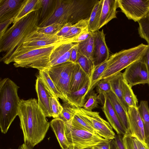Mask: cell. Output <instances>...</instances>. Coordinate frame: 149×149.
Segmentation results:
<instances>
[{
	"mask_svg": "<svg viewBox=\"0 0 149 149\" xmlns=\"http://www.w3.org/2000/svg\"><path fill=\"white\" fill-rule=\"evenodd\" d=\"M123 74L124 80L132 88L149 83L148 71L143 57L126 68Z\"/></svg>",
	"mask_w": 149,
	"mask_h": 149,
	"instance_id": "obj_11",
	"label": "cell"
},
{
	"mask_svg": "<svg viewBox=\"0 0 149 149\" xmlns=\"http://www.w3.org/2000/svg\"><path fill=\"white\" fill-rule=\"evenodd\" d=\"M19 87L8 78L0 82V127L6 134L18 116L21 100L18 95Z\"/></svg>",
	"mask_w": 149,
	"mask_h": 149,
	"instance_id": "obj_3",
	"label": "cell"
},
{
	"mask_svg": "<svg viewBox=\"0 0 149 149\" xmlns=\"http://www.w3.org/2000/svg\"><path fill=\"white\" fill-rule=\"evenodd\" d=\"M70 121L72 125L74 127L96 134L81 116L76 112Z\"/></svg>",
	"mask_w": 149,
	"mask_h": 149,
	"instance_id": "obj_35",
	"label": "cell"
},
{
	"mask_svg": "<svg viewBox=\"0 0 149 149\" xmlns=\"http://www.w3.org/2000/svg\"><path fill=\"white\" fill-rule=\"evenodd\" d=\"M139 149H149V145L147 143H143L136 138Z\"/></svg>",
	"mask_w": 149,
	"mask_h": 149,
	"instance_id": "obj_48",
	"label": "cell"
},
{
	"mask_svg": "<svg viewBox=\"0 0 149 149\" xmlns=\"http://www.w3.org/2000/svg\"><path fill=\"white\" fill-rule=\"evenodd\" d=\"M50 126L62 149H68L69 145L65 133V122L59 118H55L50 121Z\"/></svg>",
	"mask_w": 149,
	"mask_h": 149,
	"instance_id": "obj_22",
	"label": "cell"
},
{
	"mask_svg": "<svg viewBox=\"0 0 149 149\" xmlns=\"http://www.w3.org/2000/svg\"><path fill=\"white\" fill-rule=\"evenodd\" d=\"M91 33L94 40L91 60L95 67L107 61L109 57V53L103 29Z\"/></svg>",
	"mask_w": 149,
	"mask_h": 149,
	"instance_id": "obj_12",
	"label": "cell"
},
{
	"mask_svg": "<svg viewBox=\"0 0 149 149\" xmlns=\"http://www.w3.org/2000/svg\"></svg>",
	"mask_w": 149,
	"mask_h": 149,
	"instance_id": "obj_53",
	"label": "cell"
},
{
	"mask_svg": "<svg viewBox=\"0 0 149 149\" xmlns=\"http://www.w3.org/2000/svg\"><path fill=\"white\" fill-rule=\"evenodd\" d=\"M39 75L45 87L53 96L60 98L63 102H66L62 95L58 91L49 76L47 69L39 71Z\"/></svg>",
	"mask_w": 149,
	"mask_h": 149,
	"instance_id": "obj_28",
	"label": "cell"
},
{
	"mask_svg": "<svg viewBox=\"0 0 149 149\" xmlns=\"http://www.w3.org/2000/svg\"><path fill=\"white\" fill-rule=\"evenodd\" d=\"M118 7L129 19L138 22L149 12V0H117Z\"/></svg>",
	"mask_w": 149,
	"mask_h": 149,
	"instance_id": "obj_10",
	"label": "cell"
},
{
	"mask_svg": "<svg viewBox=\"0 0 149 149\" xmlns=\"http://www.w3.org/2000/svg\"><path fill=\"white\" fill-rule=\"evenodd\" d=\"M65 133L69 149L90 148L109 140L96 134L73 126L70 120L65 123Z\"/></svg>",
	"mask_w": 149,
	"mask_h": 149,
	"instance_id": "obj_6",
	"label": "cell"
},
{
	"mask_svg": "<svg viewBox=\"0 0 149 149\" xmlns=\"http://www.w3.org/2000/svg\"><path fill=\"white\" fill-rule=\"evenodd\" d=\"M90 79V77L80 66L76 63L73 71L70 81V94L80 89L87 81Z\"/></svg>",
	"mask_w": 149,
	"mask_h": 149,
	"instance_id": "obj_20",
	"label": "cell"
},
{
	"mask_svg": "<svg viewBox=\"0 0 149 149\" xmlns=\"http://www.w3.org/2000/svg\"><path fill=\"white\" fill-rule=\"evenodd\" d=\"M14 18H12L0 23V39H1L7 30L9 25L13 22Z\"/></svg>",
	"mask_w": 149,
	"mask_h": 149,
	"instance_id": "obj_44",
	"label": "cell"
},
{
	"mask_svg": "<svg viewBox=\"0 0 149 149\" xmlns=\"http://www.w3.org/2000/svg\"><path fill=\"white\" fill-rule=\"evenodd\" d=\"M66 43L62 38L56 35H49L39 33L35 31L25 39L21 47L13 54L10 61L12 62L14 57L34 49L54 45Z\"/></svg>",
	"mask_w": 149,
	"mask_h": 149,
	"instance_id": "obj_8",
	"label": "cell"
},
{
	"mask_svg": "<svg viewBox=\"0 0 149 149\" xmlns=\"http://www.w3.org/2000/svg\"><path fill=\"white\" fill-rule=\"evenodd\" d=\"M123 138V136L116 134L115 138L110 140V149H125Z\"/></svg>",
	"mask_w": 149,
	"mask_h": 149,
	"instance_id": "obj_42",
	"label": "cell"
},
{
	"mask_svg": "<svg viewBox=\"0 0 149 149\" xmlns=\"http://www.w3.org/2000/svg\"><path fill=\"white\" fill-rule=\"evenodd\" d=\"M42 6L41 0H26L20 11L14 18L13 24L29 13L38 10Z\"/></svg>",
	"mask_w": 149,
	"mask_h": 149,
	"instance_id": "obj_25",
	"label": "cell"
},
{
	"mask_svg": "<svg viewBox=\"0 0 149 149\" xmlns=\"http://www.w3.org/2000/svg\"><path fill=\"white\" fill-rule=\"evenodd\" d=\"M62 105L63 110L58 118L65 123L73 118L76 113V107L71 105L68 102H63Z\"/></svg>",
	"mask_w": 149,
	"mask_h": 149,
	"instance_id": "obj_36",
	"label": "cell"
},
{
	"mask_svg": "<svg viewBox=\"0 0 149 149\" xmlns=\"http://www.w3.org/2000/svg\"><path fill=\"white\" fill-rule=\"evenodd\" d=\"M137 109L143 123L146 142L149 139V108L148 102L141 101Z\"/></svg>",
	"mask_w": 149,
	"mask_h": 149,
	"instance_id": "obj_29",
	"label": "cell"
},
{
	"mask_svg": "<svg viewBox=\"0 0 149 149\" xmlns=\"http://www.w3.org/2000/svg\"><path fill=\"white\" fill-rule=\"evenodd\" d=\"M108 64L107 60L94 67L91 78L90 86L86 94V96L96 86L97 84L100 80V78L107 68Z\"/></svg>",
	"mask_w": 149,
	"mask_h": 149,
	"instance_id": "obj_30",
	"label": "cell"
},
{
	"mask_svg": "<svg viewBox=\"0 0 149 149\" xmlns=\"http://www.w3.org/2000/svg\"><path fill=\"white\" fill-rule=\"evenodd\" d=\"M123 139L125 149H139L136 138L130 132H126Z\"/></svg>",
	"mask_w": 149,
	"mask_h": 149,
	"instance_id": "obj_41",
	"label": "cell"
},
{
	"mask_svg": "<svg viewBox=\"0 0 149 149\" xmlns=\"http://www.w3.org/2000/svg\"><path fill=\"white\" fill-rule=\"evenodd\" d=\"M109 81L111 91L116 95L125 110L127 112L129 107L125 102L123 96V82L124 79L121 72L107 79Z\"/></svg>",
	"mask_w": 149,
	"mask_h": 149,
	"instance_id": "obj_21",
	"label": "cell"
},
{
	"mask_svg": "<svg viewBox=\"0 0 149 149\" xmlns=\"http://www.w3.org/2000/svg\"><path fill=\"white\" fill-rule=\"evenodd\" d=\"M91 149V148H86V149Z\"/></svg>",
	"mask_w": 149,
	"mask_h": 149,
	"instance_id": "obj_52",
	"label": "cell"
},
{
	"mask_svg": "<svg viewBox=\"0 0 149 149\" xmlns=\"http://www.w3.org/2000/svg\"><path fill=\"white\" fill-rule=\"evenodd\" d=\"M76 63L80 66L91 79L94 68L92 60L78 52Z\"/></svg>",
	"mask_w": 149,
	"mask_h": 149,
	"instance_id": "obj_33",
	"label": "cell"
},
{
	"mask_svg": "<svg viewBox=\"0 0 149 149\" xmlns=\"http://www.w3.org/2000/svg\"><path fill=\"white\" fill-rule=\"evenodd\" d=\"M91 34V32L89 31L87 29L75 37L73 40V43H78L84 41L87 39Z\"/></svg>",
	"mask_w": 149,
	"mask_h": 149,
	"instance_id": "obj_43",
	"label": "cell"
},
{
	"mask_svg": "<svg viewBox=\"0 0 149 149\" xmlns=\"http://www.w3.org/2000/svg\"><path fill=\"white\" fill-rule=\"evenodd\" d=\"M93 37L91 32L90 36L85 40L77 43L78 52L91 59L93 46Z\"/></svg>",
	"mask_w": 149,
	"mask_h": 149,
	"instance_id": "obj_32",
	"label": "cell"
},
{
	"mask_svg": "<svg viewBox=\"0 0 149 149\" xmlns=\"http://www.w3.org/2000/svg\"><path fill=\"white\" fill-rule=\"evenodd\" d=\"M90 83V80L87 81L80 89L68 95L67 98V102L76 107L83 108Z\"/></svg>",
	"mask_w": 149,
	"mask_h": 149,
	"instance_id": "obj_23",
	"label": "cell"
},
{
	"mask_svg": "<svg viewBox=\"0 0 149 149\" xmlns=\"http://www.w3.org/2000/svg\"><path fill=\"white\" fill-rule=\"evenodd\" d=\"M96 87L97 91L99 94L98 96L100 101L103 104L104 101V94L111 91L110 84L107 79H102L97 83Z\"/></svg>",
	"mask_w": 149,
	"mask_h": 149,
	"instance_id": "obj_37",
	"label": "cell"
},
{
	"mask_svg": "<svg viewBox=\"0 0 149 149\" xmlns=\"http://www.w3.org/2000/svg\"><path fill=\"white\" fill-rule=\"evenodd\" d=\"M110 140L95 146L91 149H110Z\"/></svg>",
	"mask_w": 149,
	"mask_h": 149,
	"instance_id": "obj_47",
	"label": "cell"
},
{
	"mask_svg": "<svg viewBox=\"0 0 149 149\" xmlns=\"http://www.w3.org/2000/svg\"><path fill=\"white\" fill-rule=\"evenodd\" d=\"M89 18L81 20L73 24L67 35L64 37L67 43H73V39L81 32L88 29Z\"/></svg>",
	"mask_w": 149,
	"mask_h": 149,
	"instance_id": "obj_27",
	"label": "cell"
},
{
	"mask_svg": "<svg viewBox=\"0 0 149 149\" xmlns=\"http://www.w3.org/2000/svg\"><path fill=\"white\" fill-rule=\"evenodd\" d=\"M139 34L140 37L145 40L149 44V12L138 22Z\"/></svg>",
	"mask_w": 149,
	"mask_h": 149,
	"instance_id": "obj_34",
	"label": "cell"
},
{
	"mask_svg": "<svg viewBox=\"0 0 149 149\" xmlns=\"http://www.w3.org/2000/svg\"><path fill=\"white\" fill-rule=\"evenodd\" d=\"M104 95L106 96L109 100L126 132H129L130 126L127 112L125 110L117 97L112 91L104 94Z\"/></svg>",
	"mask_w": 149,
	"mask_h": 149,
	"instance_id": "obj_19",
	"label": "cell"
},
{
	"mask_svg": "<svg viewBox=\"0 0 149 149\" xmlns=\"http://www.w3.org/2000/svg\"><path fill=\"white\" fill-rule=\"evenodd\" d=\"M76 112L79 114L95 131L96 133L105 139H114L115 134L108 122L104 119L96 111H89L83 108H75Z\"/></svg>",
	"mask_w": 149,
	"mask_h": 149,
	"instance_id": "obj_9",
	"label": "cell"
},
{
	"mask_svg": "<svg viewBox=\"0 0 149 149\" xmlns=\"http://www.w3.org/2000/svg\"><path fill=\"white\" fill-rule=\"evenodd\" d=\"M130 132L137 139L146 142L143 123L137 108L129 107L127 111Z\"/></svg>",
	"mask_w": 149,
	"mask_h": 149,
	"instance_id": "obj_13",
	"label": "cell"
},
{
	"mask_svg": "<svg viewBox=\"0 0 149 149\" xmlns=\"http://www.w3.org/2000/svg\"><path fill=\"white\" fill-rule=\"evenodd\" d=\"M75 45V43L58 45L51 54L49 68L69 61L71 52Z\"/></svg>",
	"mask_w": 149,
	"mask_h": 149,
	"instance_id": "obj_16",
	"label": "cell"
},
{
	"mask_svg": "<svg viewBox=\"0 0 149 149\" xmlns=\"http://www.w3.org/2000/svg\"><path fill=\"white\" fill-rule=\"evenodd\" d=\"M38 10L33 12L13 24L0 39V51L5 52L0 61L8 64L25 39L38 26Z\"/></svg>",
	"mask_w": 149,
	"mask_h": 149,
	"instance_id": "obj_2",
	"label": "cell"
},
{
	"mask_svg": "<svg viewBox=\"0 0 149 149\" xmlns=\"http://www.w3.org/2000/svg\"><path fill=\"white\" fill-rule=\"evenodd\" d=\"M64 24L54 23L47 26L38 27L36 30L37 32L49 35H56L61 29Z\"/></svg>",
	"mask_w": 149,
	"mask_h": 149,
	"instance_id": "obj_39",
	"label": "cell"
},
{
	"mask_svg": "<svg viewBox=\"0 0 149 149\" xmlns=\"http://www.w3.org/2000/svg\"><path fill=\"white\" fill-rule=\"evenodd\" d=\"M18 116L24 143L31 149L44 139L50 126L37 100H21Z\"/></svg>",
	"mask_w": 149,
	"mask_h": 149,
	"instance_id": "obj_1",
	"label": "cell"
},
{
	"mask_svg": "<svg viewBox=\"0 0 149 149\" xmlns=\"http://www.w3.org/2000/svg\"><path fill=\"white\" fill-rule=\"evenodd\" d=\"M41 0V7L38 10V26L52 14L56 2V0Z\"/></svg>",
	"mask_w": 149,
	"mask_h": 149,
	"instance_id": "obj_26",
	"label": "cell"
},
{
	"mask_svg": "<svg viewBox=\"0 0 149 149\" xmlns=\"http://www.w3.org/2000/svg\"><path fill=\"white\" fill-rule=\"evenodd\" d=\"M146 142H147L149 145V139L146 141Z\"/></svg>",
	"mask_w": 149,
	"mask_h": 149,
	"instance_id": "obj_51",
	"label": "cell"
},
{
	"mask_svg": "<svg viewBox=\"0 0 149 149\" xmlns=\"http://www.w3.org/2000/svg\"><path fill=\"white\" fill-rule=\"evenodd\" d=\"M99 101L98 95L93 90L88 95L87 100L83 108L86 110L92 111L93 109L97 107Z\"/></svg>",
	"mask_w": 149,
	"mask_h": 149,
	"instance_id": "obj_38",
	"label": "cell"
},
{
	"mask_svg": "<svg viewBox=\"0 0 149 149\" xmlns=\"http://www.w3.org/2000/svg\"><path fill=\"white\" fill-rule=\"evenodd\" d=\"M118 8L117 0H103L99 29L112 19L117 18Z\"/></svg>",
	"mask_w": 149,
	"mask_h": 149,
	"instance_id": "obj_18",
	"label": "cell"
},
{
	"mask_svg": "<svg viewBox=\"0 0 149 149\" xmlns=\"http://www.w3.org/2000/svg\"><path fill=\"white\" fill-rule=\"evenodd\" d=\"M104 101L102 109L109 123L117 134L123 136L126 132L108 98L104 95Z\"/></svg>",
	"mask_w": 149,
	"mask_h": 149,
	"instance_id": "obj_17",
	"label": "cell"
},
{
	"mask_svg": "<svg viewBox=\"0 0 149 149\" xmlns=\"http://www.w3.org/2000/svg\"><path fill=\"white\" fill-rule=\"evenodd\" d=\"M148 47V45L141 43L130 48L123 49L111 55L108 60L107 67L100 80L109 78L141 59L145 54Z\"/></svg>",
	"mask_w": 149,
	"mask_h": 149,
	"instance_id": "obj_4",
	"label": "cell"
},
{
	"mask_svg": "<svg viewBox=\"0 0 149 149\" xmlns=\"http://www.w3.org/2000/svg\"><path fill=\"white\" fill-rule=\"evenodd\" d=\"M49 104L52 117L58 118L63 110V108L57 98L52 96L50 98Z\"/></svg>",
	"mask_w": 149,
	"mask_h": 149,
	"instance_id": "obj_40",
	"label": "cell"
},
{
	"mask_svg": "<svg viewBox=\"0 0 149 149\" xmlns=\"http://www.w3.org/2000/svg\"><path fill=\"white\" fill-rule=\"evenodd\" d=\"M18 149H31L29 147H28L24 143L20 146Z\"/></svg>",
	"mask_w": 149,
	"mask_h": 149,
	"instance_id": "obj_50",
	"label": "cell"
},
{
	"mask_svg": "<svg viewBox=\"0 0 149 149\" xmlns=\"http://www.w3.org/2000/svg\"><path fill=\"white\" fill-rule=\"evenodd\" d=\"M72 25V24L70 23L65 24L56 35L63 39L68 33Z\"/></svg>",
	"mask_w": 149,
	"mask_h": 149,
	"instance_id": "obj_45",
	"label": "cell"
},
{
	"mask_svg": "<svg viewBox=\"0 0 149 149\" xmlns=\"http://www.w3.org/2000/svg\"><path fill=\"white\" fill-rule=\"evenodd\" d=\"M26 0H0V23L15 18Z\"/></svg>",
	"mask_w": 149,
	"mask_h": 149,
	"instance_id": "obj_14",
	"label": "cell"
},
{
	"mask_svg": "<svg viewBox=\"0 0 149 149\" xmlns=\"http://www.w3.org/2000/svg\"><path fill=\"white\" fill-rule=\"evenodd\" d=\"M75 45L71 52L69 61L76 63L78 51V44L77 43H75Z\"/></svg>",
	"mask_w": 149,
	"mask_h": 149,
	"instance_id": "obj_46",
	"label": "cell"
},
{
	"mask_svg": "<svg viewBox=\"0 0 149 149\" xmlns=\"http://www.w3.org/2000/svg\"><path fill=\"white\" fill-rule=\"evenodd\" d=\"M148 45V49L143 57L147 66L149 77V44ZM148 84L149 85V83Z\"/></svg>",
	"mask_w": 149,
	"mask_h": 149,
	"instance_id": "obj_49",
	"label": "cell"
},
{
	"mask_svg": "<svg viewBox=\"0 0 149 149\" xmlns=\"http://www.w3.org/2000/svg\"></svg>",
	"mask_w": 149,
	"mask_h": 149,
	"instance_id": "obj_54",
	"label": "cell"
},
{
	"mask_svg": "<svg viewBox=\"0 0 149 149\" xmlns=\"http://www.w3.org/2000/svg\"><path fill=\"white\" fill-rule=\"evenodd\" d=\"M35 88L38 98V104L45 116L52 117L49 104L50 98L53 96L45 87L39 75L37 77Z\"/></svg>",
	"mask_w": 149,
	"mask_h": 149,
	"instance_id": "obj_15",
	"label": "cell"
},
{
	"mask_svg": "<svg viewBox=\"0 0 149 149\" xmlns=\"http://www.w3.org/2000/svg\"><path fill=\"white\" fill-rule=\"evenodd\" d=\"M123 96L124 100L129 107L137 108L138 99L131 87L126 81L123 82Z\"/></svg>",
	"mask_w": 149,
	"mask_h": 149,
	"instance_id": "obj_31",
	"label": "cell"
},
{
	"mask_svg": "<svg viewBox=\"0 0 149 149\" xmlns=\"http://www.w3.org/2000/svg\"><path fill=\"white\" fill-rule=\"evenodd\" d=\"M76 63L68 61L50 67L47 69L51 78L66 102L70 94V86L73 71Z\"/></svg>",
	"mask_w": 149,
	"mask_h": 149,
	"instance_id": "obj_7",
	"label": "cell"
},
{
	"mask_svg": "<svg viewBox=\"0 0 149 149\" xmlns=\"http://www.w3.org/2000/svg\"><path fill=\"white\" fill-rule=\"evenodd\" d=\"M58 44L34 49L14 57L12 62L16 68H31L39 71L47 70L49 68L51 54Z\"/></svg>",
	"mask_w": 149,
	"mask_h": 149,
	"instance_id": "obj_5",
	"label": "cell"
},
{
	"mask_svg": "<svg viewBox=\"0 0 149 149\" xmlns=\"http://www.w3.org/2000/svg\"><path fill=\"white\" fill-rule=\"evenodd\" d=\"M103 0H97L95 3L89 18L88 29L91 32L99 30Z\"/></svg>",
	"mask_w": 149,
	"mask_h": 149,
	"instance_id": "obj_24",
	"label": "cell"
}]
</instances>
